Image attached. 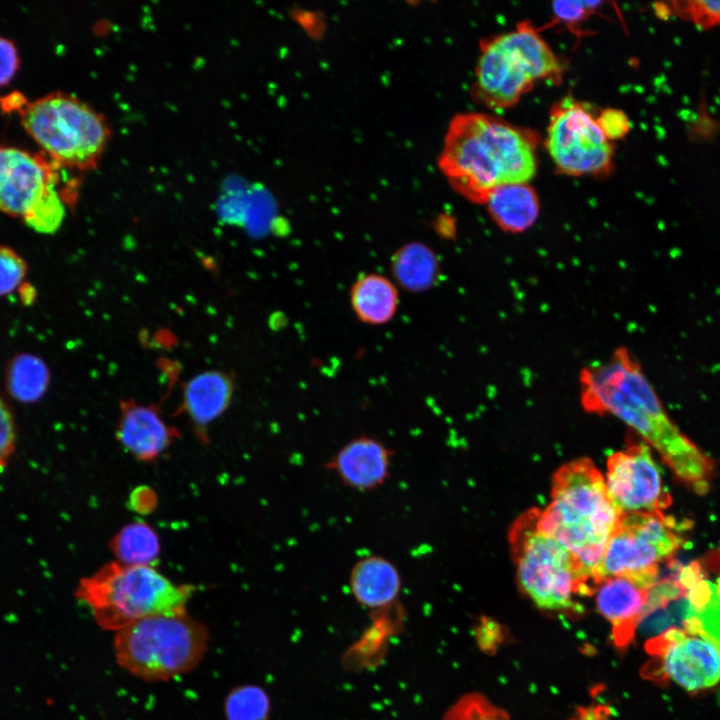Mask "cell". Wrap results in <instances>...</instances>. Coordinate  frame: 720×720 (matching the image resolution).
Here are the masks:
<instances>
[{"instance_id":"1","label":"cell","mask_w":720,"mask_h":720,"mask_svg":"<svg viewBox=\"0 0 720 720\" xmlns=\"http://www.w3.org/2000/svg\"><path fill=\"white\" fill-rule=\"evenodd\" d=\"M584 408L610 414L653 446L675 476L697 494L710 488L714 464L668 416L640 364L625 349L584 368L581 377Z\"/></svg>"},{"instance_id":"2","label":"cell","mask_w":720,"mask_h":720,"mask_svg":"<svg viewBox=\"0 0 720 720\" xmlns=\"http://www.w3.org/2000/svg\"><path fill=\"white\" fill-rule=\"evenodd\" d=\"M536 148L528 129L491 114L461 113L448 125L439 168L456 192L485 204L495 188L534 177Z\"/></svg>"},{"instance_id":"3","label":"cell","mask_w":720,"mask_h":720,"mask_svg":"<svg viewBox=\"0 0 720 720\" xmlns=\"http://www.w3.org/2000/svg\"><path fill=\"white\" fill-rule=\"evenodd\" d=\"M621 517L609 497L604 476L591 459L584 457L555 472L551 501L538 510L540 528L569 549L592 587Z\"/></svg>"},{"instance_id":"4","label":"cell","mask_w":720,"mask_h":720,"mask_svg":"<svg viewBox=\"0 0 720 720\" xmlns=\"http://www.w3.org/2000/svg\"><path fill=\"white\" fill-rule=\"evenodd\" d=\"M195 587L176 584L153 566L105 564L82 578L75 597L104 630L117 632L138 620L185 612Z\"/></svg>"},{"instance_id":"5","label":"cell","mask_w":720,"mask_h":720,"mask_svg":"<svg viewBox=\"0 0 720 720\" xmlns=\"http://www.w3.org/2000/svg\"><path fill=\"white\" fill-rule=\"evenodd\" d=\"M509 543L521 590L537 608L576 614L577 602L592 595V584L569 549L538 524V509L519 516L510 528Z\"/></svg>"},{"instance_id":"6","label":"cell","mask_w":720,"mask_h":720,"mask_svg":"<svg viewBox=\"0 0 720 720\" xmlns=\"http://www.w3.org/2000/svg\"><path fill=\"white\" fill-rule=\"evenodd\" d=\"M209 642L207 627L187 611L147 617L118 630L114 654L120 667L150 682L193 670Z\"/></svg>"},{"instance_id":"7","label":"cell","mask_w":720,"mask_h":720,"mask_svg":"<svg viewBox=\"0 0 720 720\" xmlns=\"http://www.w3.org/2000/svg\"><path fill=\"white\" fill-rule=\"evenodd\" d=\"M559 58L529 22L481 41L473 95L490 109L515 105L536 82L559 81Z\"/></svg>"},{"instance_id":"8","label":"cell","mask_w":720,"mask_h":720,"mask_svg":"<svg viewBox=\"0 0 720 720\" xmlns=\"http://www.w3.org/2000/svg\"><path fill=\"white\" fill-rule=\"evenodd\" d=\"M26 132L58 166L96 167L111 137L105 117L81 99L50 93L20 109Z\"/></svg>"},{"instance_id":"9","label":"cell","mask_w":720,"mask_h":720,"mask_svg":"<svg viewBox=\"0 0 720 720\" xmlns=\"http://www.w3.org/2000/svg\"><path fill=\"white\" fill-rule=\"evenodd\" d=\"M683 542L675 520L663 512L624 514L607 544L593 585L603 578L624 576L652 587L660 565L672 561Z\"/></svg>"},{"instance_id":"10","label":"cell","mask_w":720,"mask_h":720,"mask_svg":"<svg viewBox=\"0 0 720 720\" xmlns=\"http://www.w3.org/2000/svg\"><path fill=\"white\" fill-rule=\"evenodd\" d=\"M650 656L642 667L644 678L661 685L673 681L690 693L720 683V643L704 628L697 615L651 637L645 643Z\"/></svg>"},{"instance_id":"11","label":"cell","mask_w":720,"mask_h":720,"mask_svg":"<svg viewBox=\"0 0 720 720\" xmlns=\"http://www.w3.org/2000/svg\"><path fill=\"white\" fill-rule=\"evenodd\" d=\"M546 148L555 168L569 176H603L612 169L614 148L583 104L564 98L554 105Z\"/></svg>"},{"instance_id":"12","label":"cell","mask_w":720,"mask_h":720,"mask_svg":"<svg viewBox=\"0 0 720 720\" xmlns=\"http://www.w3.org/2000/svg\"><path fill=\"white\" fill-rule=\"evenodd\" d=\"M605 483L609 497L622 514L662 512L672 498L661 471L644 441H628L607 460Z\"/></svg>"},{"instance_id":"13","label":"cell","mask_w":720,"mask_h":720,"mask_svg":"<svg viewBox=\"0 0 720 720\" xmlns=\"http://www.w3.org/2000/svg\"><path fill=\"white\" fill-rule=\"evenodd\" d=\"M52 164L15 147H0V212L21 217L57 185Z\"/></svg>"},{"instance_id":"14","label":"cell","mask_w":720,"mask_h":720,"mask_svg":"<svg viewBox=\"0 0 720 720\" xmlns=\"http://www.w3.org/2000/svg\"><path fill=\"white\" fill-rule=\"evenodd\" d=\"M393 457V451L382 440L361 434L345 442L325 466L345 487L371 492L389 479Z\"/></svg>"},{"instance_id":"15","label":"cell","mask_w":720,"mask_h":720,"mask_svg":"<svg viewBox=\"0 0 720 720\" xmlns=\"http://www.w3.org/2000/svg\"><path fill=\"white\" fill-rule=\"evenodd\" d=\"M650 588L624 576L603 578L593 585L592 595L596 607L610 624L612 638L618 649L627 648L633 641Z\"/></svg>"},{"instance_id":"16","label":"cell","mask_w":720,"mask_h":720,"mask_svg":"<svg viewBox=\"0 0 720 720\" xmlns=\"http://www.w3.org/2000/svg\"><path fill=\"white\" fill-rule=\"evenodd\" d=\"M178 436L179 431L168 425L155 407L132 401L121 403L116 437L136 459L154 461Z\"/></svg>"},{"instance_id":"17","label":"cell","mask_w":720,"mask_h":720,"mask_svg":"<svg viewBox=\"0 0 720 720\" xmlns=\"http://www.w3.org/2000/svg\"><path fill=\"white\" fill-rule=\"evenodd\" d=\"M348 586L361 606L372 610L390 608L402 589V577L396 564L380 554H369L352 565Z\"/></svg>"},{"instance_id":"18","label":"cell","mask_w":720,"mask_h":720,"mask_svg":"<svg viewBox=\"0 0 720 720\" xmlns=\"http://www.w3.org/2000/svg\"><path fill=\"white\" fill-rule=\"evenodd\" d=\"M232 394L231 378L219 371L200 373L186 383L181 410L201 443H208V426L226 411Z\"/></svg>"},{"instance_id":"19","label":"cell","mask_w":720,"mask_h":720,"mask_svg":"<svg viewBox=\"0 0 720 720\" xmlns=\"http://www.w3.org/2000/svg\"><path fill=\"white\" fill-rule=\"evenodd\" d=\"M485 204L494 222L504 231L523 232L536 221L540 204L528 182L509 183L495 188Z\"/></svg>"},{"instance_id":"20","label":"cell","mask_w":720,"mask_h":720,"mask_svg":"<svg viewBox=\"0 0 720 720\" xmlns=\"http://www.w3.org/2000/svg\"><path fill=\"white\" fill-rule=\"evenodd\" d=\"M351 306L358 319L366 324L381 325L393 318L399 296L396 286L380 274H365L352 285Z\"/></svg>"},{"instance_id":"21","label":"cell","mask_w":720,"mask_h":720,"mask_svg":"<svg viewBox=\"0 0 720 720\" xmlns=\"http://www.w3.org/2000/svg\"><path fill=\"white\" fill-rule=\"evenodd\" d=\"M110 549L121 564L153 566L159 558L160 540L150 525L141 521L133 522L113 536Z\"/></svg>"},{"instance_id":"22","label":"cell","mask_w":720,"mask_h":720,"mask_svg":"<svg viewBox=\"0 0 720 720\" xmlns=\"http://www.w3.org/2000/svg\"><path fill=\"white\" fill-rule=\"evenodd\" d=\"M392 271L405 289L423 291L437 280L439 263L429 247L421 243H410L394 254Z\"/></svg>"},{"instance_id":"23","label":"cell","mask_w":720,"mask_h":720,"mask_svg":"<svg viewBox=\"0 0 720 720\" xmlns=\"http://www.w3.org/2000/svg\"><path fill=\"white\" fill-rule=\"evenodd\" d=\"M48 369L37 357L29 354L17 356L9 365L7 385L18 400H37L48 385Z\"/></svg>"},{"instance_id":"24","label":"cell","mask_w":720,"mask_h":720,"mask_svg":"<svg viewBox=\"0 0 720 720\" xmlns=\"http://www.w3.org/2000/svg\"><path fill=\"white\" fill-rule=\"evenodd\" d=\"M269 713V697L260 687L249 685L236 688L225 700L227 720H266Z\"/></svg>"},{"instance_id":"25","label":"cell","mask_w":720,"mask_h":720,"mask_svg":"<svg viewBox=\"0 0 720 720\" xmlns=\"http://www.w3.org/2000/svg\"><path fill=\"white\" fill-rule=\"evenodd\" d=\"M65 215L64 200L57 190L51 187L34 208L23 218L32 229L40 233L55 232Z\"/></svg>"},{"instance_id":"26","label":"cell","mask_w":720,"mask_h":720,"mask_svg":"<svg viewBox=\"0 0 720 720\" xmlns=\"http://www.w3.org/2000/svg\"><path fill=\"white\" fill-rule=\"evenodd\" d=\"M667 5L671 16L691 22L700 30L707 31L720 25V1H672Z\"/></svg>"},{"instance_id":"27","label":"cell","mask_w":720,"mask_h":720,"mask_svg":"<svg viewBox=\"0 0 720 720\" xmlns=\"http://www.w3.org/2000/svg\"><path fill=\"white\" fill-rule=\"evenodd\" d=\"M445 720H511L500 707L479 694L462 697L447 713Z\"/></svg>"},{"instance_id":"28","label":"cell","mask_w":720,"mask_h":720,"mask_svg":"<svg viewBox=\"0 0 720 720\" xmlns=\"http://www.w3.org/2000/svg\"><path fill=\"white\" fill-rule=\"evenodd\" d=\"M27 265L12 248L0 246V296L11 294L24 280Z\"/></svg>"},{"instance_id":"29","label":"cell","mask_w":720,"mask_h":720,"mask_svg":"<svg viewBox=\"0 0 720 720\" xmlns=\"http://www.w3.org/2000/svg\"><path fill=\"white\" fill-rule=\"evenodd\" d=\"M13 416L0 397V468L7 463L16 441Z\"/></svg>"},{"instance_id":"30","label":"cell","mask_w":720,"mask_h":720,"mask_svg":"<svg viewBox=\"0 0 720 720\" xmlns=\"http://www.w3.org/2000/svg\"><path fill=\"white\" fill-rule=\"evenodd\" d=\"M599 2L559 1L553 3L556 18L565 24H577L589 15Z\"/></svg>"},{"instance_id":"31","label":"cell","mask_w":720,"mask_h":720,"mask_svg":"<svg viewBox=\"0 0 720 720\" xmlns=\"http://www.w3.org/2000/svg\"><path fill=\"white\" fill-rule=\"evenodd\" d=\"M598 123L607 138L612 141L622 138L629 131V120L624 112L607 109L597 117Z\"/></svg>"},{"instance_id":"32","label":"cell","mask_w":720,"mask_h":720,"mask_svg":"<svg viewBox=\"0 0 720 720\" xmlns=\"http://www.w3.org/2000/svg\"><path fill=\"white\" fill-rule=\"evenodd\" d=\"M19 67V56L13 42L0 37V87L7 85Z\"/></svg>"},{"instance_id":"33","label":"cell","mask_w":720,"mask_h":720,"mask_svg":"<svg viewBox=\"0 0 720 720\" xmlns=\"http://www.w3.org/2000/svg\"><path fill=\"white\" fill-rule=\"evenodd\" d=\"M697 615L702 620L705 630L720 643V597L715 596Z\"/></svg>"}]
</instances>
